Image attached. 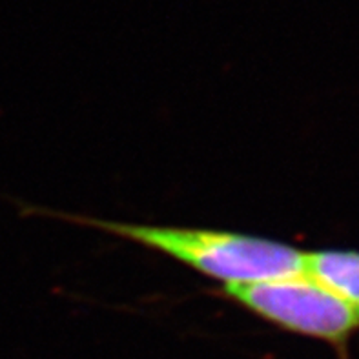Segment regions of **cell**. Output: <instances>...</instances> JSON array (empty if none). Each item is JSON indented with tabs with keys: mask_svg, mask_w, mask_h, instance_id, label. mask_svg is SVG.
Instances as JSON below:
<instances>
[{
	"mask_svg": "<svg viewBox=\"0 0 359 359\" xmlns=\"http://www.w3.org/2000/svg\"><path fill=\"white\" fill-rule=\"evenodd\" d=\"M48 214L168 255L188 269L221 283V287L296 276L303 273L305 266V252L264 237L210 228L118 223L84 215Z\"/></svg>",
	"mask_w": 359,
	"mask_h": 359,
	"instance_id": "6da1fadb",
	"label": "cell"
},
{
	"mask_svg": "<svg viewBox=\"0 0 359 359\" xmlns=\"http://www.w3.org/2000/svg\"><path fill=\"white\" fill-rule=\"evenodd\" d=\"M219 296L283 332L327 343L341 359L359 332V309L305 273L228 285Z\"/></svg>",
	"mask_w": 359,
	"mask_h": 359,
	"instance_id": "7a4b0ae2",
	"label": "cell"
},
{
	"mask_svg": "<svg viewBox=\"0 0 359 359\" xmlns=\"http://www.w3.org/2000/svg\"><path fill=\"white\" fill-rule=\"evenodd\" d=\"M303 273L321 283L328 290L359 309V252L316 250L305 252Z\"/></svg>",
	"mask_w": 359,
	"mask_h": 359,
	"instance_id": "3957f363",
	"label": "cell"
}]
</instances>
